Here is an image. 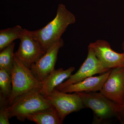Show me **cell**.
<instances>
[{"instance_id": "6da1fadb", "label": "cell", "mask_w": 124, "mask_h": 124, "mask_svg": "<svg viewBox=\"0 0 124 124\" xmlns=\"http://www.w3.org/2000/svg\"><path fill=\"white\" fill-rule=\"evenodd\" d=\"M76 21L74 15L64 5L59 4L53 20L42 28L31 31V33L46 52L54 43L61 39L68 27Z\"/></svg>"}, {"instance_id": "7a4b0ae2", "label": "cell", "mask_w": 124, "mask_h": 124, "mask_svg": "<svg viewBox=\"0 0 124 124\" xmlns=\"http://www.w3.org/2000/svg\"><path fill=\"white\" fill-rule=\"evenodd\" d=\"M11 75L12 91L7 99L9 106L21 95L33 90H40L42 88V82L36 78L30 68L14 54Z\"/></svg>"}, {"instance_id": "3957f363", "label": "cell", "mask_w": 124, "mask_h": 124, "mask_svg": "<svg viewBox=\"0 0 124 124\" xmlns=\"http://www.w3.org/2000/svg\"><path fill=\"white\" fill-rule=\"evenodd\" d=\"M35 90L21 95L7 108L9 117L24 121L29 115L54 107L40 91Z\"/></svg>"}, {"instance_id": "277c9868", "label": "cell", "mask_w": 124, "mask_h": 124, "mask_svg": "<svg viewBox=\"0 0 124 124\" xmlns=\"http://www.w3.org/2000/svg\"><path fill=\"white\" fill-rule=\"evenodd\" d=\"M86 108H90L94 114L93 124H99L113 117L118 118L120 106L108 99L100 92L76 93Z\"/></svg>"}, {"instance_id": "5b68a950", "label": "cell", "mask_w": 124, "mask_h": 124, "mask_svg": "<svg viewBox=\"0 0 124 124\" xmlns=\"http://www.w3.org/2000/svg\"><path fill=\"white\" fill-rule=\"evenodd\" d=\"M44 97L57 110L62 121L70 113L86 108L76 93L68 94L54 89Z\"/></svg>"}, {"instance_id": "8992f818", "label": "cell", "mask_w": 124, "mask_h": 124, "mask_svg": "<svg viewBox=\"0 0 124 124\" xmlns=\"http://www.w3.org/2000/svg\"><path fill=\"white\" fill-rule=\"evenodd\" d=\"M88 53L86 59L79 69L68 79L56 87L59 90L68 85L79 82L87 78L99 73H103L109 70L105 68L96 57L92 49L88 46Z\"/></svg>"}, {"instance_id": "52a82bcc", "label": "cell", "mask_w": 124, "mask_h": 124, "mask_svg": "<svg viewBox=\"0 0 124 124\" xmlns=\"http://www.w3.org/2000/svg\"><path fill=\"white\" fill-rule=\"evenodd\" d=\"M18 49L14 55L30 68L45 53L42 46L32 36L31 31L23 29Z\"/></svg>"}, {"instance_id": "ba28073f", "label": "cell", "mask_w": 124, "mask_h": 124, "mask_svg": "<svg viewBox=\"0 0 124 124\" xmlns=\"http://www.w3.org/2000/svg\"><path fill=\"white\" fill-rule=\"evenodd\" d=\"M100 92L120 106L124 102V67L111 69Z\"/></svg>"}, {"instance_id": "9c48e42d", "label": "cell", "mask_w": 124, "mask_h": 124, "mask_svg": "<svg viewBox=\"0 0 124 124\" xmlns=\"http://www.w3.org/2000/svg\"><path fill=\"white\" fill-rule=\"evenodd\" d=\"M62 38L54 43L45 53L35 63L31 66L32 72L37 79L42 82L46 77L54 70L58 53L64 45Z\"/></svg>"}, {"instance_id": "30bf717a", "label": "cell", "mask_w": 124, "mask_h": 124, "mask_svg": "<svg viewBox=\"0 0 124 124\" xmlns=\"http://www.w3.org/2000/svg\"><path fill=\"white\" fill-rule=\"evenodd\" d=\"M94 52L98 60L108 70L124 67V53H119L113 50L108 41L98 40L88 46Z\"/></svg>"}, {"instance_id": "8fae6325", "label": "cell", "mask_w": 124, "mask_h": 124, "mask_svg": "<svg viewBox=\"0 0 124 124\" xmlns=\"http://www.w3.org/2000/svg\"><path fill=\"white\" fill-rule=\"evenodd\" d=\"M111 70L100 76L87 78L82 81L69 85L59 90L67 93L100 91L110 73Z\"/></svg>"}, {"instance_id": "7c38bea8", "label": "cell", "mask_w": 124, "mask_h": 124, "mask_svg": "<svg viewBox=\"0 0 124 124\" xmlns=\"http://www.w3.org/2000/svg\"><path fill=\"white\" fill-rule=\"evenodd\" d=\"M75 69L74 67H70L65 70L62 68L54 69L42 81L40 93L44 96L51 93L64 80L69 78Z\"/></svg>"}, {"instance_id": "4fadbf2b", "label": "cell", "mask_w": 124, "mask_h": 124, "mask_svg": "<svg viewBox=\"0 0 124 124\" xmlns=\"http://www.w3.org/2000/svg\"><path fill=\"white\" fill-rule=\"evenodd\" d=\"M27 119L37 124H62L63 122L54 107L29 115Z\"/></svg>"}, {"instance_id": "5bb4252c", "label": "cell", "mask_w": 124, "mask_h": 124, "mask_svg": "<svg viewBox=\"0 0 124 124\" xmlns=\"http://www.w3.org/2000/svg\"><path fill=\"white\" fill-rule=\"evenodd\" d=\"M23 29L19 25L0 31V51L13 42L20 39Z\"/></svg>"}, {"instance_id": "9a60e30c", "label": "cell", "mask_w": 124, "mask_h": 124, "mask_svg": "<svg viewBox=\"0 0 124 124\" xmlns=\"http://www.w3.org/2000/svg\"><path fill=\"white\" fill-rule=\"evenodd\" d=\"M15 46V43L13 42L0 53V69H5L10 74L13 66Z\"/></svg>"}, {"instance_id": "2e32d148", "label": "cell", "mask_w": 124, "mask_h": 124, "mask_svg": "<svg viewBox=\"0 0 124 124\" xmlns=\"http://www.w3.org/2000/svg\"><path fill=\"white\" fill-rule=\"evenodd\" d=\"M12 91L11 74L6 70L0 69V95L8 99Z\"/></svg>"}, {"instance_id": "e0dca14e", "label": "cell", "mask_w": 124, "mask_h": 124, "mask_svg": "<svg viewBox=\"0 0 124 124\" xmlns=\"http://www.w3.org/2000/svg\"><path fill=\"white\" fill-rule=\"evenodd\" d=\"M9 106L7 99L0 95V124H9L8 113L7 108Z\"/></svg>"}, {"instance_id": "ac0fdd59", "label": "cell", "mask_w": 124, "mask_h": 124, "mask_svg": "<svg viewBox=\"0 0 124 124\" xmlns=\"http://www.w3.org/2000/svg\"><path fill=\"white\" fill-rule=\"evenodd\" d=\"M117 119L122 124H124V104L120 107L119 116Z\"/></svg>"}, {"instance_id": "d6986e66", "label": "cell", "mask_w": 124, "mask_h": 124, "mask_svg": "<svg viewBox=\"0 0 124 124\" xmlns=\"http://www.w3.org/2000/svg\"><path fill=\"white\" fill-rule=\"evenodd\" d=\"M122 49H123V51H124V41L122 42Z\"/></svg>"}]
</instances>
